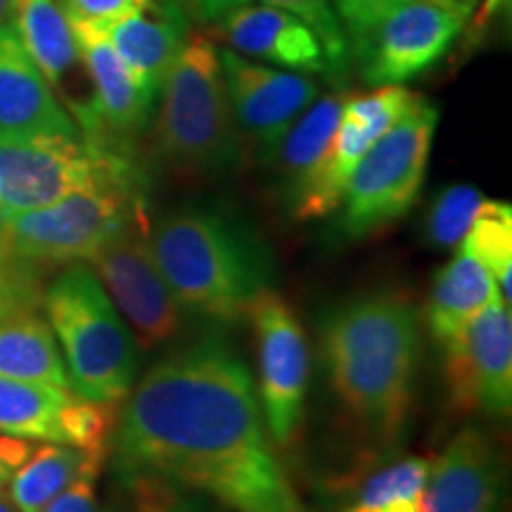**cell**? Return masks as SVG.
I'll use <instances>...</instances> for the list:
<instances>
[{
	"instance_id": "4fadbf2b",
	"label": "cell",
	"mask_w": 512,
	"mask_h": 512,
	"mask_svg": "<svg viewBox=\"0 0 512 512\" xmlns=\"http://www.w3.org/2000/svg\"><path fill=\"white\" fill-rule=\"evenodd\" d=\"M415 98L418 93L406 91L403 86H380L375 93L344 98L342 114L323 164L306 190L304 200L292 211V219L311 221L339 209L351 171L377 143V138L403 117Z\"/></svg>"
},
{
	"instance_id": "d4e9b609",
	"label": "cell",
	"mask_w": 512,
	"mask_h": 512,
	"mask_svg": "<svg viewBox=\"0 0 512 512\" xmlns=\"http://www.w3.org/2000/svg\"><path fill=\"white\" fill-rule=\"evenodd\" d=\"M0 377L69 389L53 330L36 311L0 318Z\"/></svg>"
},
{
	"instance_id": "7c38bea8",
	"label": "cell",
	"mask_w": 512,
	"mask_h": 512,
	"mask_svg": "<svg viewBox=\"0 0 512 512\" xmlns=\"http://www.w3.org/2000/svg\"><path fill=\"white\" fill-rule=\"evenodd\" d=\"M470 12L437 3L406 0L377 24L358 53L370 86H401L432 69L456 43Z\"/></svg>"
},
{
	"instance_id": "30bf717a",
	"label": "cell",
	"mask_w": 512,
	"mask_h": 512,
	"mask_svg": "<svg viewBox=\"0 0 512 512\" xmlns=\"http://www.w3.org/2000/svg\"><path fill=\"white\" fill-rule=\"evenodd\" d=\"M88 266L114 306L126 316L136 347L152 351L181 335L183 306L176 302L152 259L143 219L131 223L117 240L95 254Z\"/></svg>"
},
{
	"instance_id": "2e32d148",
	"label": "cell",
	"mask_w": 512,
	"mask_h": 512,
	"mask_svg": "<svg viewBox=\"0 0 512 512\" xmlns=\"http://www.w3.org/2000/svg\"><path fill=\"white\" fill-rule=\"evenodd\" d=\"M79 60L93 83V114L98 138L121 145L136 138L152 117L155 100L138 86L98 24L69 17Z\"/></svg>"
},
{
	"instance_id": "d6986e66",
	"label": "cell",
	"mask_w": 512,
	"mask_h": 512,
	"mask_svg": "<svg viewBox=\"0 0 512 512\" xmlns=\"http://www.w3.org/2000/svg\"><path fill=\"white\" fill-rule=\"evenodd\" d=\"M223 36L238 55L259 57L304 74L330 76L316 34L302 19L271 5H247L223 22Z\"/></svg>"
},
{
	"instance_id": "8d00e7d4",
	"label": "cell",
	"mask_w": 512,
	"mask_h": 512,
	"mask_svg": "<svg viewBox=\"0 0 512 512\" xmlns=\"http://www.w3.org/2000/svg\"><path fill=\"white\" fill-rule=\"evenodd\" d=\"M437 3H444V5H451V8H460V10H472V3L475 0H437Z\"/></svg>"
},
{
	"instance_id": "8992f818",
	"label": "cell",
	"mask_w": 512,
	"mask_h": 512,
	"mask_svg": "<svg viewBox=\"0 0 512 512\" xmlns=\"http://www.w3.org/2000/svg\"><path fill=\"white\" fill-rule=\"evenodd\" d=\"M143 214V176L114 178L0 221V240L38 268L88 264Z\"/></svg>"
},
{
	"instance_id": "ab89813d",
	"label": "cell",
	"mask_w": 512,
	"mask_h": 512,
	"mask_svg": "<svg viewBox=\"0 0 512 512\" xmlns=\"http://www.w3.org/2000/svg\"><path fill=\"white\" fill-rule=\"evenodd\" d=\"M178 5H181V8H185V3H188V0H176Z\"/></svg>"
},
{
	"instance_id": "e575fe53",
	"label": "cell",
	"mask_w": 512,
	"mask_h": 512,
	"mask_svg": "<svg viewBox=\"0 0 512 512\" xmlns=\"http://www.w3.org/2000/svg\"><path fill=\"white\" fill-rule=\"evenodd\" d=\"M31 451H34V444H31L29 439L0 434V489L8 486L10 477L15 475L17 467L31 456Z\"/></svg>"
},
{
	"instance_id": "f546056e",
	"label": "cell",
	"mask_w": 512,
	"mask_h": 512,
	"mask_svg": "<svg viewBox=\"0 0 512 512\" xmlns=\"http://www.w3.org/2000/svg\"><path fill=\"white\" fill-rule=\"evenodd\" d=\"M484 200L475 185L460 183L441 190L427 214V240L441 249L458 247Z\"/></svg>"
},
{
	"instance_id": "4dcf8cb0",
	"label": "cell",
	"mask_w": 512,
	"mask_h": 512,
	"mask_svg": "<svg viewBox=\"0 0 512 512\" xmlns=\"http://www.w3.org/2000/svg\"><path fill=\"white\" fill-rule=\"evenodd\" d=\"M41 271L0 240V318L41 309L46 290Z\"/></svg>"
},
{
	"instance_id": "d590c367",
	"label": "cell",
	"mask_w": 512,
	"mask_h": 512,
	"mask_svg": "<svg viewBox=\"0 0 512 512\" xmlns=\"http://www.w3.org/2000/svg\"><path fill=\"white\" fill-rule=\"evenodd\" d=\"M249 3H252V0H188L185 8H188L195 17H200L202 22L223 24L230 15L247 8Z\"/></svg>"
},
{
	"instance_id": "ffe728a7",
	"label": "cell",
	"mask_w": 512,
	"mask_h": 512,
	"mask_svg": "<svg viewBox=\"0 0 512 512\" xmlns=\"http://www.w3.org/2000/svg\"><path fill=\"white\" fill-rule=\"evenodd\" d=\"M342 105V95H325V98L313 100L302 117L290 126L283 140L271 152H266L268 157H273L275 169H278L290 214L304 200L306 190L323 164L330 140L335 136Z\"/></svg>"
},
{
	"instance_id": "4316f807",
	"label": "cell",
	"mask_w": 512,
	"mask_h": 512,
	"mask_svg": "<svg viewBox=\"0 0 512 512\" xmlns=\"http://www.w3.org/2000/svg\"><path fill=\"white\" fill-rule=\"evenodd\" d=\"M458 252L470 254L494 275L503 304L510 306L512 280V207L508 202L484 200L460 240Z\"/></svg>"
},
{
	"instance_id": "f1b7e54d",
	"label": "cell",
	"mask_w": 512,
	"mask_h": 512,
	"mask_svg": "<svg viewBox=\"0 0 512 512\" xmlns=\"http://www.w3.org/2000/svg\"><path fill=\"white\" fill-rule=\"evenodd\" d=\"M261 5H271V8L285 10L302 19L323 46L325 60H328L330 67L328 79L337 83L347 79L351 62L349 43L330 0H261Z\"/></svg>"
},
{
	"instance_id": "8fae6325",
	"label": "cell",
	"mask_w": 512,
	"mask_h": 512,
	"mask_svg": "<svg viewBox=\"0 0 512 512\" xmlns=\"http://www.w3.org/2000/svg\"><path fill=\"white\" fill-rule=\"evenodd\" d=\"M247 318L259 344V382L268 430L280 446H290L304 418L309 389V342L290 304L273 287L256 294Z\"/></svg>"
},
{
	"instance_id": "7402d4cb",
	"label": "cell",
	"mask_w": 512,
	"mask_h": 512,
	"mask_svg": "<svg viewBox=\"0 0 512 512\" xmlns=\"http://www.w3.org/2000/svg\"><path fill=\"white\" fill-rule=\"evenodd\" d=\"M72 389L0 377V434L69 446Z\"/></svg>"
},
{
	"instance_id": "1f68e13d",
	"label": "cell",
	"mask_w": 512,
	"mask_h": 512,
	"mask_svg": "<svg viewBox=\"0 0 512 512\" xmlns=\"http://www.w3.org/2000/svg\"><path fill=\"white\" fill-rule=\"evenodd\" d=\"M347 36L351 60H356L377 24L406 0H330Z\"/></svg>"
},
{
	"instance_id": "484cf974",
	"label": "cell",
	"mask_w": 512,
	"mask_h": 512,
	"mask_svg": "<svg viewBox=\"0 0 512 512\" xmlns=\"http://www.w3.org/2000/svg\"><path fill=\"white\" fill-rule=\"evenodd\" d=\"M430 460L408 456L363 477L342 512H422Z\"/></svg>"
},
{
	"instance_id": "7a4b0ae2",
	"label": "cell",
	"mask_w": 512,
	"mask_h": 512,
	"mask_svg": "<svg viewBox=\"0 0 512 512\" xmlns=\"http://www.w3.org/2000/svg\"><path fill=\"white\" fill-rule=\"evenodd\" d=\"M330 387L370 444L394 448L411 418L422 335L403 294L375 292L337 306L320 332Z\"/></svg>"
},
{
	"instance_id": "cb8c5ba5",
	"label": "cell",
	"mask_w": 512,
	"mask_h": 512,
	"mask_svg": "<svg viewBox=\"0 0 512 512\" xmlns=\"http://www.w3.org/2000/svg\"><path fill=\"white\" fill-rule=\"evenodd\" d=\"M107 453L43 441L31 456L17 467L8 482V496L19 512H43L76 477L91 467H102Z\"/></svg>"
},
{
	"instance_id": "9c48e42d",
	"label": "cell",
	"mask_w": 512,
	"mask_h": 512,
	"mask_svg": "<svg viewBox=\"0 0 512 512\" xmlns=\"http://www.w3.org/2000/svg\"><path fill=\"white\" fill-rule=\"evenodd\" d=\"M444 349L448 406L460 415L508 420L512 411V318L503 299L477 313Z\"/></svg>"
},
{
	"instance_id": "277c9868",
	"label": "cell",
	"mask_w": 512,
	"mask_h": 512,
	"mask_svg": "<svg viewBox=\"0 0 512 512\" xmlns=\"http://www.w3.org/2000/svg\"><path fill=\"white\" fill-rule=\"evenodd\" d=\"M41 306L69 389L88 401L124 399L138 375V347L93 268L64 266L43 290Z\"/></svg>"
},
{
	"instance_id": "6da1fadb",
	"label": "cell",
	"mask_w": 512,
	"mask_h": 512,
	"mask_svg": "<svg viewBox=\"0 0 512 512\" xmlns=\"http://www.w3.org/2000/svg\"><path fill=\"white\" fill-rule=\"evenodd\" d=\"M117 470H147L233 512H309L266 437L254 380L221 337L169 351L121 399Z\"/></svg>"
},
{
	"instance_id": "5b68a950",
	"label": "cell",
	"mask_w": 512,
	"mask_h": 512,
	"mask_svg": "<svg viewBox=\"0 0 512 512\" xmlns=\"http://www.w3.org/2000/svg\"><path fill=\"white\" fill-rule=\"evenodd\" d=\"M155 145L181 174L219 178L238 169L242 136L228 100L219 50L192 36L162 83Z\"/></svg>"
},
{
	"instance_id": "f35d334b",
	"label": "cell",
	"mask_w": 512,
	"mask_h": 512,
	"mask_svg": "<svg viewBox=\"0 0 512 512\" xmlns=\"http://www.w3.org/2000/svg\"><path fill=\"white\" fill-rule=\"evenodd\" d=\"M8 17H10V0H0V27H3Z\"/></svg>"
},
{
	"instance_id": "ac0fdd59",
	"label": "cell",
	"mask_w": 512,
	"mask_h": 512,
	"mask_svg": "<svg viewBox=\"0 0 512 512\" xmlns=\"http://www.w3.org/2000/svg\"><path fill=\"white\" fill-rule=\"evenodd\" d=\"M121 60L147 93L157 100L166 74L188 43V19L176 0H152L150 8L98 24Z\"/></svg>"
},
{
	"instance_id": "52a82bcc",
	"label": "cell",
	"mask_w": 512,
	"mask_h": 512,
	"mask_svg": "<svg viewBox=\"0 0 512 512\" xmlns=\"http://www.w3.org/2000/svg\"><path fill=\"white\" fill-rule=\"evenodd\" d=\"M437 124L439 110L418 95L361 157L339 202V223L349 240L368 238L413 209L425 183Z\"/></svg>"
},
{
	"instance_id": "83f0119b",
	"label": "cell",
	"mask_w": 512,
	"mask_h": 512,
	"mask_svg": "<svg viewBox=\"0 0 512 512\" xmlns=\"http://www.w3.org/2000/svg\"><path fill=\"white\" fill-rule=\"evenodd\" d=\"M128 512H221L214 498L147 470H117Z\"/></svg>"
},
{
	"instance_id": "836d02e7",
	"label": "cell",
	"mask_w": 512,
	"mask_h": 512,
	"mask_svg": "<svg viewBox=\"0 0 512 512\" xmlns=\"http://www.w3.org/2000/svg\"><path fill=\"white\" fill-rule=\"evenodd\" d=\"M102 467H91L74 479L62 494H57L43 512H100L98 505V479Z\"/></svg>"
},
{
	"instance_id": "603a6c76",
	"label": "cell",
	"mask_w": 512,
	"mask_h": 512,
	"mask_svg": "<svg viewBox=\"0 0 512 512\" xmlns=\"http://www.w3.org/2000/svg\"><path fill=\"white\" fill-rule=\"evenodd\" d=\"M12 29L50 86H62L79 62L72 24L57 0H10Z\"/></svg>"
},
{
	"instance_id": "5bb4252c",
	"label": "cell",
	"mask_w": 512,
	"mask_h": 512,
	"mask_svg": "<svg viewBox=\"0 0 512 512\" xmlns=\"http://www.w3.org/2000/svg\"><path fill=\"white\" fill-rule=\"evenodd\" d=\"M219 57L240 133L271 152L318 98V83L304 74L254 64L235 50H219Z\"/></svg>"
},
{
	"instance_id": "9a60e30c",
	"label": "cell",
	"mask_w": 512,
	"mask_h": 512,
	"mask_svg": "<svg viewBox=\"0 0 512 512\" xmlns=\"http://www.w3.org/2000/svg\"><path fill=\"white\" fill-rule=\"evenodd\" d=\"M508 479L498 446L465 427L430 463L422 512H505Z\"/></svg>"
},
{
	"instance_id": "d6a6232c",
	"label": "cell",
	"mask_w": 512,
	"mask_h": 512,
	"mask_svg": "<svg viewBox=\"0 0 512 512\" xmlns=\"http://www.w3.org/2000/svg\"><path fill=\"white\" fill-rule=\"evenodd\" d=\"M152 0H62L67 17L83 19V22L105 24L112 19L133 15L150 8Z\"/></svg>"
},
{
	"instance_id": "74e56055",
	"label": "cell",
	"mask_w": 512,
	"mask_h": 512,
	"mask_svg": "<svg viewBox=\"0 0 512 512\" xmlns=\"http://www.w3.org/2000/svg\"><path fill=\"white\" fill-rule=\"evenodd\" d=\"M0 512H19L15 508V503L10 501V496L5 494V489H0Z\"/></svg>"
},
{
	"instance_id": "3957f363",
	"label": "cell",
	"mask_w": 512,
	"mask_h": 512,
	"mask_svg": "<svg viewBox=\"0 0 512 512\" xmlns=\"http://www.w3.org/2000/svg\"><path fill=\"white\" fill-rule=\"evenodd\" d=\"M152 259L183 311L235 323L271 287V256L226 214L178 209L147 230Z\"/></svg>"
},
{
	"instance_id": "44dd1931",
	"label": "cell",
	"mask_w": 512,
	"mask_h": 512,
	"mask_svg": "<svg viewBox=\"0 0 512 512\" xmlns=\"http://www.w3.org/2000/svg\"><path fill=\"white\" fill-rule=\"evenodd\" d=\"M501 299L498 285L486 268L470 254L458 252L434 278L427 325L439 344H446L486 306Z\"/></svg>"
},
{
	"instance_id": "e0dca14e",
	"label": "cell",
	"mask_w": 512,
	"mask_h": 512,
	"mask_svg": "<svg viewBox=\"0 0 512 512\" xmlns=\"http://www.w3.org/2000/svg\"><path fill=\"white\" fill-rule=\"evenodd\" d=\"M57 100L53 86L36 67L15 29L0 27V138L79 136Z\"/></svg>"
},
{
	"instance_id": "ba28073f",
	"label": "cell",
	"mask_w": 512,
	"mask_h": 512,
	"mask_svg": "<svg viewBox=\"0 0 512 512\" xmlns=\"http://www.w3.org/2000/svg\"><path fill=\"white\" fill-rule=\"evenodd\" d=\"M143 176L124 147L79 136L0 138V221L60 202L88 185Z\"/></svg>"
}]
</instances>
